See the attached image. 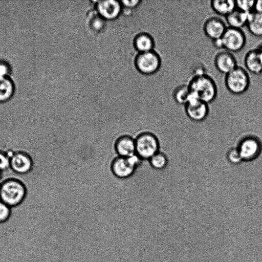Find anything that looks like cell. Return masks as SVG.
Wrapping results in <instances>:
<instances>
[{
    "instance_id": "4316f807",
    "label": "cell",
    "mask_w": 262,
    "mask_h": 262,
    "mask_svg": "<svg viewBox=\"0 0 262 262\" xmlns=\"http://www.w3.org/2000/svg\"><path fill=\"white\" fill-rule=\"evenodd\" d=\"M12 72V68L10 62L0 59V77H9Z\"/></svg>"
},
{
    "instance_id": "4dcf8cb0",
    "label": "cell",
    "mask_w": 262,
    "mask_h": 262,
    "mask_svg": "<svg viewBox=\"0 0 262 262\" xmlns=\"http://www.w3.org/2000/svg\"><path fill=\"white\" fill-rule=\"evenodd\" d=\"M257 49L259 51V54H260V57H261V60H262V47H259Z\"/></svg>"
},
{
    "instance_id": "e0dca14e",
    "label": "cell",
    "mask_w": 262,
    "mask_h": 262,
    "mask_svg": "<svg viewBox=\"0 0 262 262\" xmlns=\"http://www.w3.org/2000/svg\"><path fill=\"white\" fill-rule=\"evenodd\" d=\"M248 13L235 9L225 17L228 27L242 29L247 24Z\"/></svg>"
},
{
    "instance_id": "83f0119b",
    "label": "cell",
    "mask_w": 262,
    "mask_h": 262,
    "mask_svg": "<svg viewBox=\"0 0 262 262\" xmlns=\"http://www.w3.org/2000/svg\"><path fill=\"white\" fill-rule=\"evenodd\" d=\"M254 11L262 14V0L255 1Z\"/></svg>"
},
{
    "instance_id": "8fae6325",
    "label": "cell",
    "mask_w": 262,
    "mask_h": 262,
    "mask_svg": "<svg viewBox=\"0 0 262 262\" xmlns=\"http://www.w3.org/2000/svg\"><path fill=\"white\" fill-rule=\"evenodd\" d=\"M214 64L221 73L228 74L237 67V61L232 53L223 51L218 53L214 58Z\"/></svg>"
},
{
    "instance_id": "277c9868",
    "label": "cell",
    "mask_w": 262,
    "mask_h": 262,
    "mask_svg": "<svg viewBox=\"0 0 262 262\" xmlns=\"http://www.w3.org/2000/svg\"><path fill=\"white\" fill-rule=\"evenodd\" d=\"M135 143L136 154L141 159H150L159 151V140L151 133L141 134L135 139Z\"/></svg>"
},
{
    "instance_id": "2e32d148",
    "label": "cell",
    "mask_w": 262,
    "mask_h": 262,
    "mask_svg": "<svg viewBox=\"0 0 262 262\" xmlns=\"http://www.w3.org/2000/svg\"><path fill=\"white\" fill-rule=\"evenodd\" d=\"M210 6L216 14L225 17L236 9L234 0H212Z\"/></svg>"
},
{
    "instance_id": "3957f363",
    "label": "cell",
    "mask_w": 262,
    "mask_h": 262,
    "mask_svg": "<svg viewBox=\"0 0 262 262\" xmlns=\"http://www.w3.org/2000/svg\"><path fill=\"white\" fill-rule=\"evenodd\" d=\"M250 82V77L247 71L238 66L226 75L225 80L228 90L235 95L245 93L249 86Z\"/></svg>"
},
{
    "instance_id": "7c38bea8",
    "label": "cell",
    "mask_w": 262,
    "mask_h": 262,
    "mask_svg": "<svg viewBox=\"0 0 262 262\" xmlns=\"http://www.w3.org/2000/svg\"><path fill=\"white\" fill-rule=\"evenodd\" d=\"M227 27L221 18L212 17L205 21L203 29L206 35L213 40L222 38Z\"/></svg>"
},
{
    "instance_id": "f546056e",
    "label": "cell",
    "mask_w": 262,
    "mask_h": 262,
    "mask_svg": "<svg viewBox=\"0 0 262 262\" xmlns=\"http://www.w3.org/2000/svg\"><path fill=\"white\" fill-rule=\"evenodd\" d=\"M212 43L214 47L217 49L223 48V42L222 38H219L217 39L213 40ZM224 49V48H223Z\"/></svg>"
},
{
    "instance_id": "8992f818",
    "label": "cell",
    "mask_w": 262,
    "mask_h": 262,
    "mask_svg": "<svg viewBox=\"0 0 262 262\" xmlns=\"http://www.w3.org/2000/svg\"><path fill=\"white\" fill-rule=\"evenodd\" d=\"M221 38L223 48L231 53L241 51L246 42V35L242 29L229 27Z\"/></svg>"
},
{
    "instance_id": "5b68a950",
    "label": "cell",
    "mask_w": 262,
    "mask_h": 262,
    "mask_svg": "<svg viewBox=\"0 0 262 262\" xmlns=\"http://www.w3.org/2000/svg\"><path fill=\"white\" fill-rule=\"evenodd\" d=\"M141 159L136 154L129 157L118 156L112 163V171L118 178H127L134 173L140 164Z\"/></svg>"
},
{
    "instance_id": "44dd1931",
    "label": "cell",
    "mask_w": 262,
    "mask_h": 262,
    "mask_svg": "<svg viewBox=\"0 0 262 262\" xmlns=\"http://www.w3.org/2000/svg\"><path fill=\"white\" fill-rule=\"evenodd\" d=\"M135 45L137 49L144 53L151 51L154 46V41L150 36L143 34L137 37Z\"/></svg>"
},
{
    "instance_id": "1f68e13d",
    "label": "cell",
    "mask_w": 262,
    "mask_h": 262,
    "mask_svg": "<svg viewBox=\"0 0 262 262\" xmlns=\"http://www.w3.org/2000/svg\"><path fill=\"white\" fill-rule=\"evenodd\" d=\"M3 172L0 171V180H1L2 177H3ZM1 183V182H0Z\"/></svg>"
},
{
    "instance_id": "d4e9b609",
    "label": "cell",
    "mask_w": 262,
    "mask_h": 262,
    "mask_svg": "<svg viewBox=\"0 0 262 262\" xmlns=\"http://www.w3.org/2000/svg\"><path fill=\"white\" fill-rule=\"evenodd\" d=\"M12 214V208L0 200V223L7 222Z\"/></svg>"
},
{
    "instance_id": "7402d4cb",
    "label": "cell",
    "mask_w": 262,
    "mask_h": 262,
    "mask_svg": "<svg viewBox=\"0 0 262 262\" xmlns=\"http://www.w3.org/2000/svg\"><path fill=\"white\" fill-rule=\"evenodd\" d=\"M168 162L167 157L164 153L161 151L156 153L149 159L151 166L157 170L164 169L167 166Z\"/></svg>"
},
{
    "instance_id": "7a4b0ae2",
    "label": "cell",
    "mask_w": 262,
    "mask_h": 262,
    "mask_svg": "<svg viewBox=\"0 0 262 262\" xmlns=\"http://www.w3.org/2000/svg\"><path fill=\"white\" fill-rule=\"evenodd\" d=\"M188 85L191 95L207 104L214 100L217 94L216 84L206 74L194 75Z\"/></svg>"
},
{
    "instance_id": "ac0fdd59",
    "label": "cell",
    "mask_w": 262,
    "mask_h": 262,
    "mask_svg": "<svg viewBox=\"0 0 262 262\" xmlns=\"http://www.w3.org/2000/svg\"><path fill=\"white\" fill-rule=\"evenodd\" d=\"M15 90L13 80L10 77H0V103L9 101Z\"/></svg>"
},
{
    "instance_id": "d6986e66",
    "label": "cell",
    "mask_w": 262,
    "mask_h": 262,
    "mask_svg": "<svg viewBox=\"0 0 262 262\" xmlns=\"http://www.w3.org/2000/svg\"><path fill=\"white\" fill-rule=\"evenodd\" d=\"M246 26L252 35L262 36V14L254 11L249 13Z\"/></svg>"
},
{
    "instance_id": "ffe728a7",
    "label": "cell",
    "mask_w": 262,
    "mask_h": 262,
    "mask_svg": "<svg viewBox=\"0 0 262 262\" xmlns=\"http://www.w3.org/2000/svg\"><path fill=\"white\" fill-rule=\"evenodd\" d=\"M190 91L188 84H182L177 86L173 92L174 101L180 104H186L190 99Z\"/></svg>"
},
{
    "instance_id": "cb8c5ba5",
    "label": "cell",
    "mask_w": 262,
    "mask_h": 262,
    "mask_svg": "<svg viewBox=\"0 0 262 262\" xmlns=\"http://www.w3.org/2000/svg\"><path fill=\"white\" fill-rule=\"evenodd\" d=\"M226 157L227 160L232 164H238L243 161L237 147L230 148L227 151Z\"/></svg>"
},
{
    "instance_id": "6da1fadb",
    "label": "cell",
    "mask_w": 262,
    "mask_h": 262,
    "mask_svg": "<svg viewBox=\"0 0 262 262\" xmlns=\"http://www.w3.org/2000/svg\"><path fill=\"white\" fill-rule=\"evenodd\" d=\"M27 192L25 184L16 178L6 179L0 183V200L12 208L24 202Z\"/></svg>"
},
{
    "instance_id": "d6a6232c",
    "label": "cell",
    "mask_w": 262,
    "mask_h": 262,
    "mask_svg": "<svg viewBox=\"0 0 262 262\" xmlns=\"http://www.w3.org/2000/svg\"></svg>"
},
{
    "instance_id": "9c48e42d",
    "label": "cell",
    "mask_w": 262,
    "mask_h": 262,
    "mask_svg": "<svg viewBox=\"0 0 262 262\" xmlns=\"http://www.w3.org/2000/svg\"><path fill=\"white\" fill-rule=\"evenodd\" d=\"M185 111L190 120L201 122L205 119L208 115V104L194 98L191 94L189 101L185 105Z\"/></svg>"
},
{
    "instance_id": "9a60e30c",
    "label": "cell",
    "mask_w": 262,
    "mask_h": 262,
    "mask_svg": "<svg viewBox=\"0 0 262 262\" xmlns=\"http://www.w3.org/2000/svg\"><path fill=\"white\" fill-rule=\"evenodd\" d=\"M98 9L100 14L104 18L113 19L118 15L120 11V5L116 1H103L99 2Z\"/></svg>"
},
{
    "instance_id": "4fadbf2b",
    "label": "cell",
    "mask_w": 262,
    "mask_h": 262,
    "mask_svg": "<svg viewBox=\"0 0 262 262\" xmlns=\"http://www.w3.org/2000/svg\"><path fill=\"white\" fill-rule=\"evenodd\" d=\"M115 147L120 157H129L136 154L135 140L127 135L119 137L116 141Z\"/></svg>"
},
{
    "instance_id": "5bb4252c",
    "label": "cell",
    "mask_w": 262,
    "mask_h": 262,
    "mask_svg": "<svg viewBox=\"0 0 262 262\" xmlns=\"http://www.w3.org/2000/svg\"><path fill=\"white\" fill-rule=\"evenodd\" d=\"M244 63L246 69L252 74H259L262 72V60L257 49L247 53Z\"/></svg>"
},
{
    "instance_id": "52a82bcc",
    "label": "cell",
    "mask_w": 262,
    "mask_h": 262,
    "mask_svg": "<svg viewBox=\"0 0 262 262\" xmlns=\"http://www.w3.org/2000/svg\"><path fill=\"white\" fill-rule=\"evenodd\" d=\"M237 148L243 161H250L260 155L262 151V143L257 137L249 136L240 141Z\"/></svg>"
},
{
    "instance_id": "30bf717a",
    "label": "cell",
    "mask_w": 262,
    "mask_h": 262,
    "mask_svg": "<svg viewBox=\"0 0 262 262\" xmlns=\"http://www.w3.org/2000/svg\"><path fill=\"white\" fill-rule=\"evenodd\" d=\"M136 63L138 68L141 72L152 74L160 68L161 59L157 53L150 51L139 55Z\"/></svg>"
},
{
    "instance_id": "ba28073f",
    "label": "cell",
    "mask_w": 262,
    "mask_h": 262,
    "mask_svg": "<svg viewBox=\"0 0 262 262\" xmlns=\"http://www.w3.org/2000/svg\"><path fill=\"white\" fill-rule=\"evenodd\" d=\"M34 166V161L29 152L23 150H16L10 157V169L19 175L30 172Z\"/></svg>"
},
{
    "instance_id": "f1b7e54d",
    "label": "cell",
    "mask_w": 262,
    "mask_h": 262,
    "mask_svg": "<svg viewBox=\"0 0 262 262\" xmlns=\"http://www.w3.org/2000/svg\"><path fill=\"white\" fill-rule=\"evenodd\" d=\"M123 5L128 7H133L136 6L137 4L139 2L138 0H133V1H122Z\"/></svg>"
},
{
    "instance_id": "484cf974",
    "label": "cell",
    "mask_w": 262,
    "mask_h": 262,
    "mask_svg": "<svg viewBox=\"0 0 262 262\" xmlns=\"http://www.w3.org/2000/svg\"><path fill=\"white\" fill-rule=\"evenodd\" d=\"M10 169V158L6 150L0 149V171H4Z\"/></svg>"
},
{
    "instance_id": "603a6c76",
    "label": "cell",
    "mask_w": 262,
    "mask_h": 262,
    "mask_svg": "<svg viewBox=\"0 0 262 262\" xmlns=\"http://www.w3.org/2000/svg\"><path fill=\"white\" fill-rule=\"evenodd\" d=\"M255 1L237 0L235 1L236 8L245 13L254 11Z\"/></svg>"
}]
</instances>
